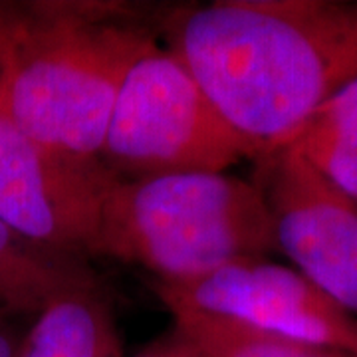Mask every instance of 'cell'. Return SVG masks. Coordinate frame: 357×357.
Segmentation results:
<instances>
[{
    "label": "cell",
    "mask_w": 357,
    "mask_h": 357,
    "mask_svg": "<svg viewBox=\"0 0 357 357\" xmlns=\"http://www.w3.org/2000/svg\"><path fill=\"white\" fill-rule=\"evenodd\" d=\"M18 357H123L102 282L54 298L26 328Z\"/></svg>",
    "instance_id": "obj_8"
},
{
    "label": "cell",
    "mask_w": 357,
    "mask_h": 357,
    "mask_svg": "<svg viewBox=\"0 0 357 357\" xmlns=\"http://www.w3.org/2000/svg\"><path fill=\"white\" fill-rule=\"evenodd\" d=\"M169 50L258 157L357 77V2L217 0L161 13Z\"/></svg>",
    "instance_id": "obj_1"
},
{
    "label": "cell",
    "mask_w": 357,
    "mask_h": 357,
    "mask_svg": "<svg viewBox=\"0 0 357 357\" xmlns=\"http://www.w3.org/2000/svg\"><path fill=\"white\" fill-rule=\"evenodd\" d=\"M272 250L276 234L262 192L222 173L117 178L96 244V255L139 264L159 282L192 280Z\"/></svg>",
    "instance_id": "obj_3"
},
{
    "label": "cell",
    "mask_w": 357,
    "mask_h": 357,
    "mask_svg": "<svg viewBox=\"0 0 357 357\" xmlns=\"http://www.w3.org/2000/svg\"><path fill=\"white\" fill-rule=\"evenodd\" d=\"M256 149L230 128L171 50L149 46L123 79L102 147L103 167L119 181L222 173Z\"/></svg>",
    "instance_id": "obj_4"
},
{
    "label": "cell",
    "mask_w": 357,
    "mask_h": 357,
    "mask_svg": "<svg viewBox=\"0 0 357 357\" xmlns=\"http://www.w3.org/2000/svg\"><path fill=\"white\" fill-rule=\"evenodd\" d=\"M137 13L107 0L13 2L4 112L14 126L52 153L103 165L119 88L155 44Z\"/></svg>",
    "instance_id": "obj_2"
},
{
    "label": "cell",
    "mask_w": 357,
    "mask_h": 357,
    "mask_svg": "<svg viewBox=\"0 0 357 357\" xmlns=\"http://www.w3.org/2000/svg\"><path fill=\"white\" fill-rule=\"evenodd\" d=\"M24 318H16L0 312V357H18V349L28 326H22Z\"/></svg>",
    "instance_id": "obj_14"
},
{
    "label": "cell",
    "mask_w": 357,
    "mask_h": 357,
    "mask_svg": "<svg viewBox=\"0 0 357 357\" xmlns=\"http://www.w3.org/2000/svg\"><path fill=\"white\" fill-rule=\"evenodd\" d=\"M288 147L357 204V77L319 105Z\"/></svg>",
    "instance_id": "obj_10"
},
{
    "label": "cell",
    "mask_w": 357,
    "mask_h": 357,
    "mask_svg": "<svg viewBox=\"0 0 357 357\" xmlns=\"http://www.w3.org/2000/svg\"><path fill=\"white\" fill-rule=\"evenodd\" d=\"M167 310H192L260 332L357 354V316L302 272L264 256L241 258L185 282L155 280Z\"/></svg>",
    "instance_id": "obj_5"
},
{
    "label": "cell",
    "mask_w": 357,
    "mask_h": 357,
    "mask_svg": "<svg viewBox=\"0 0 357 357\" xmlns=\"http://www.w3.org/2000/svg\"><path fill=\"white\" fill-rule=\"evenodd\" d=\"M96 280L84 260L26 243L0 222V312L34 319L54 298Z\"/></svg>",
    "instance_id": "obj_9"
},
{
    "label": "cell",
    "mask_w": 357,
    "mask_h": 357,
    "mask_svg": "<svg viewBox=\"0 0 357 357\" xmlns=\"http://www.w3.org/2000/svg\"><path fill=\"white\" fill-rule=\"evenodd\" d=\"M117 178L103 165L52 153L0 112V222L26 243L84 260L96 255L105 195Z\"/></svg>",
    "instance_id": "obj_6"
},
{
    "label": "cell",
    "mask_w": 357,
    "mask_h": 357,
    "mask_svg": "<svg viewBox=\"0 0 357 357\" xmlns=\"http://www.w3.org/2000/svg\"><path fill=\"white\" fill-rule=\"evenodd\" d=\"M10 46H13V2L0 0V112L4 107V93L8 82Z\"/></svg>",
    "instance_id": "obj_13"
},
{
    "label": "cell",
    "mask_w": 357,
    "mask_h": 357,
    "mask_svg": "<svg viewBox=\"0 0 357 357\" xmlns=\"http://www.w3.org/2000/svg\"><path fill=\"white\" fill-rule=\"evenodd\" d=\"M252 183L270 211L276 248L357 316V204L292 147L258 157Z\"/></svg>",
    "instance_id": "obj_7"
},
{
    "label": "cell",
    "mask_w": 357,
    "mask_h": 357,
    "mask_svg": "<svg viewBox=\"0 0 357 357\" xmlns=\"http://www.w3.org/2000/svg\"><path fill=\"white\" fill-rule=\"evenodd\" d=\"M171 314L204 357H357L354 351L294 342L203 312L171 310Z\"/></svg>",
    "instance_id": "obj_11"
},
{
    "label": "cell",
    "mask_w": 357,
    "mask_h": 357,
    "mask_svg": "<svg viewBox=\"0 0 357 357\" xmlns=\"http://www.w3.org/2000/svg\"><path fill=\"white\" fill-rule=\"evenodd\" d=\"M135 357H204L199 347L192 344L185 333L173 326L171 332L163 333L153 340L145 349H141Z\"/></svg>",
    "instance_id": "obj_12"
}]
</instances>
